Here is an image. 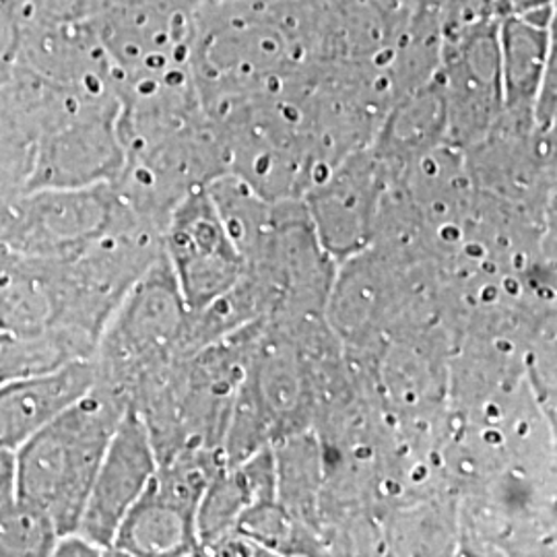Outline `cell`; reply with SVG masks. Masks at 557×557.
<instances>
[{
  "label": "cell",
  "mask_w": 557,
  "mask_h": 557,
  "mask_svg": "<svg viewBox=\"0 0 557 557\" xmlns=\"http://www.w3.org/2000/svg\"><path fill=\"white\" fill-rule=\"evenodd\" d=\"M21 25L9 0H0V66L9 64L20 48Z\"/></svg>",
  "instance_id": "11"
},
{
  "label": "cell",
  "mask_w": 557,
  "mask_h": 557,
  "mask_svg": "<svg viewBox=\"0 0 557 557\" xmlns=\"http://www.w3.org/2000/svg\"><path fill=\"white\" fill-rule=\"evenodd\" d=\"M156 471L158 455L147 425L128 405L108 444L75 531L110 556L122 520L143 496Z\"/></svg>",
  "instance_id": "7"
},
{
  "label": "cell",
  "mask_w": 557,
  "mask_h": 557,
  "mask_svg": "<svg viewBox=\"0 0 557 557\" xmlns=\"http://www.w3.org/2000/svg\"><path fill=\"white\" fill-rule=\"evenodd\" d=\"M499 20H479L442 32L438 77L448 145L462 153L496 124L504 106L499 66Z\"/></svg>",
  "instance_id": "3"
},
{
  "label": "cell",
  "mask_w": 557,
  "mask_h": 557,
  "mask_svg": "<svg viewBox=\"0 0 557 557\" xmlns=\"http://www.w3.org/2000/svg\"><path fill=\"white\" fill-rule=\"evenodd\" d=\"M124 207L114 184L44 188L15 221L13 248L29 257L73 259L114 225Z\"/></svg>",
  "instance_id": "6"
},
{
  "label": "cell",
  "mask_w": 557,
  "mask_h": 557,
  "mask_svg": "<svg viewBox=\"0 0 557 557\" xmlns=\"http://www.w3.org/2000/svg\"><path fill=\"white\" fill-rule=\"evenodd\" d=\"M161 248L190 312L220 298L246 271V260L227 234L207 186L188 193L170 211Z\"/></svg>",
  "instance_id": "4"
},
{
  "label": "cell",
  "mask_w": 557,
  "mask_h": 557,
  "mask_svg": "<svg viewBox=\"0 0 557 557\" xmlns=\"http://www.w3.org/2000/svg\"><path fill=\"white\" fill-rule=\"evenodd\" d=\"M59 531L40 508L11 499L0 506V557L52 556Z\"/></svg>",
  "instance_id": "10"
},
{
  "label": "cell",
  "mask_w": 557,
  "mask_h": 557,
  "mask_svg": "<svg viewBox=\"0 0 557 557\" xmlns=\"http://www.w3.org/2000/svg\"><path fill=\"white\" fill-rule=\"evenodd\" d=\"M17 498V460L15 453L0 448V506Z\"/></svg>",
  "instance_id": "13"
},
{
  "label": "cell",
  "mask_w": 557,
  "mask_h": 557,
  "mask_svg": "<svg viewBox=\"0 0 557 557\" xmlns=\"http://www.w3.org/2000/svg\"><path fill=\"white\" fill-rule=\"evenodd\" d=\"M94 358L59 370L0 382V448L17 450L44 425L96 386Z\"/></svg>",
  "instance_id": "9"
},
{
  "label": "cell",
  "mask_w": 557,
  "mask_h": 557,
  "mask_svg": "<svg viewBox=\"0 0 557 557\" xmlns=\"http://www.w3.org/2000/svg\"><path fill=\"white\" fill-rule=\"evenodd\" d=\"M4 338H7V331H0V345H2Z\"/></svg>",
  "instance_id": "15"
},
{
  "label": "cell",
  "mask_w": 557,
  "mask_h": 557,
  "mask_svg": "<svg viewBox=\"0 0 557 557\" xmlns=\"http://www.w3.org/2000/svg\"><path fill=\"white\" fill-rule=\"evenodd\" d=\"M52 556L73 557V556H106L98 545H94L87 537H83L77 531L62 533L54 543Z\"/></svg>",
  "instance_id": "12"
},
{
  "label": "cell",
  "mask_w": 557,
  "mask_h": 557,
  "mask_svg": "<svg viewBox=\"0 0 557 557\" xmlns=\"http://www.w3.org/2000/svg\"><path fill=\"white\" fill-rule=\"evenodd\" d=\"M380 2H384L388 7H405V4H411L413 0H380Z\"/></svg>",
  "instance_id": "14"
},
{
  "label": "cell",
  "mask_w": 557,
  "mask_h": 557,
  "mask_svg": "<svg viewBox=\"0 0 557 557\" xmlns=\"http://www.w3.org/2000/svg\"><path fill=\"white\" fill-rule=\"evenodd\" d=\"M382 190L379 160L368 147L338 161L304 195L320 246L337 267L372 246Z\"/></svg>",
  "instance_id": "5"
},
{
  "label": "cell",
  "mask_w": 557,
  "mask_h": 557,
  "mask_svg": "<svg viewBox=\"0 0 557 557\" xmlns=\"http://www.w3.org/2000/svg\"><path fill=\"white\" fill-rule=\"evenodd\" d=\"M552 25L554 2L499 17V66L504 94L502 114L535 120L541 87L554 71Z\"/></svg>",
  "instance_id": "8"
},
{
  "label": "cell",
  "mask_w": 557,
  "mask_h": 557,
  "mask_svg": "<svg viewBox=\"0 0 557 557\" xmlns=\"http://www.w3.org/2000/svg\"><path fill=\"white\" fill-rule=\"evenodd\" d=\"M126 407L124 398L96 384L15 450L17 498L52 518L59 535L77 529Z\"/></svg>",
  "instance_id": "1"
},
{
  "label": "cell",
  "mask_w": 557,
  "mask_h": 557,
  "mask_svg": "<svg viewBox=\"0 0 557 557\" xmlns=\"http://www.w3.org/2000/svg\"><path fill=\"white\" fill-rule=\"evenodd\" d=\"M188 314L190 310L161 252L120 299L101 331L94 351L96 384L131 405L143 384L186 358Z\"/></svg>",
  "instance_id": "2"
}]
</instances>
